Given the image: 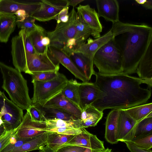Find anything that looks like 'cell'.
Returning <instances> with one entry per match:
<instances>
[{"mask_svg": "<svg viewBox=\"0 0 152 152\" xmlns=\"http://www.w3.org/2000/svg\"><path fill=\"white\" fill-rule=\"evenodd\" d=\"M94 75L99 94L91 105L99 110L126 109L146 104L151 97V90L140 85L145 84L151 88L152 80L123 73L106 75L95 72Z\"/></svg>", "mask_w": 152, "mask_h": 152, "instance_id": "1", "label": "cell"}, {"mask_svg": "<svg viewBox=\"0 0 152 152\" xmlns=\"http://www.w3.org/2000/svg\"><path fill=\"white\" fill-rule=\"evenodd\" d=\"M122 58L123 73H136L139 63L152 42V28L145 24H134L120 21L110 30Z\"/></svg>", "mask_w": 152, "mask_h": 152, "instance_id": "2", "label": "cell"}, {"mask_svg": "<svg viewBox=\"0 0 152 152\" xmlns=\"http://www.w3.org/2000/svg\"><path fill=\"white\" fill-rule=\"evenodd\" d=\"M0 70L3 79L2 88L11 101L23 110H28L32 103L26 80L20 72L1 61Z\"/></svg>", "mask_w": 152, "mask_h": 152, "instance_id": "3", "label": "cell"}, {"mask_svg": "<svg viewBox=\"0 0 152 152\" xmlns=\"http://www.w3.org/2000/svg\"><path fill=\"white\" fill-rule=\"evenodd\" d=\"M93 63L103 74L122 73V58L116 46L113 37L101 47L95 53Z\"/></svg>", "mask_w": 152, "mask_h": 152, "instance_id": "4", "label": "cell"}, {"mask_svg": "<svg viewBox=\"0 0 152 152\" xmlns=\"http://www.w3.org/2000/svg\"><path fill=\"white\" fill-rule=\"evenodd\" d=\"M68 80L63 74L59 72L54 79L47 81L32 80L33 95L32 104L43 106L48 102L61 93Z\"/></svg>", "mask_w": 152, "mask_h": 152, "instance_id": "5", "label": "cell"}, {"mask_svg": "<svg viewBox=\"0 0 152 152\" xmlns=\"http://www.w3.org/2000/svg\"><path fill=\"white\" fill-rule=\"evenodd\" d=\"M35 53L27 33L24 29H21L18 35L13 37L11 40V53L15 68L26 73L27 59L30 54Z\"/></svg>", "mask_w": 152, "mask_h": 152, "instance_id": "6", "label": "cell"}, {"mask_svg": "<svg viewBox=\"0 0 152 152\" xmlns=\"http://www.w3.org/2000/svg\"><path fill=\"white\" fill-rule=\"evenodd\" d=\"M23 110L2 92L0 96V117L6 132L19 127L24 116Z\"/></svg>", "mask_w": 152, "mask_h": 152, "instance_id": "7", "label": "cell"}, {"mask_svg": "<svg viewBox=\"0 0 152 152\" xmlns=\"http://www.w3.org/2000/svg\"><path fill=\"white\" fill-rule=\"evenodd\" d=\"M47 47L45 53L30 54L26 60V73L32 75L36 73L48 71H57L60 63L53 57Z\"/></svg>", "mask_w": 152, "mask_h": 152, "instance_id": "8", "label": "cell"}, {"mask_svg": "<svg viewBox=\"0 0 152 152\" xmlns=\"http://www.w3.org/2000/svg\"><path fill=\"white\" fill-rule=\"evenodd\" d=\"M69 19L65 23H57L54 30L47 32V36L50 41L66 43L69 39L74 38L76 34V21L77 12L73 7L69 14Z\"/></svg>", "mask_w": 152, "mask_h": 152, "instance_id": "9", "label": "cell"}, {"mask_svg": "<svg viewBox=\"0 0 152 152\" xmlns=\"http://www.w3.org/2000/svg\"><path fill=\"white\" fill-rule=\"evenodd\" d=\"M67 6L68 0H41L40 7L31 16L40 21H49L55 19L60 12Z\"/></svg>", "mask_w": 152, "mask_h": 152, "instance_id": "10", "label": "cell"}, {"mask_svg": "<svg viewBox=\"0 0 152 152\" xmlns=\"http://www.w3.org/2000/svg\"><path fill=\"white\" fill-rule=\"evenodd\" d=\"M45 121H34L28 110L24 115L22 122L16 132L18 137L31 138L46 132Z\"/></svg>", "mask_w": 152, "mask_h": 152, "instance_id": "11", "label": "cell"}, {"mask_svg": "<svg viewBox=\"0 0 152 152\" xmlns=\"http://www.w3.org/2000/svg\"><path fill=\"white\" fill-rule=\"evenodd\" d=\"M137 122L124 109L119 110L117 133L118 142L133 140Z\"/></svg>", "mask_w": 152, "mask_h": 152, "instance_id": "12", "label": "cell"}, {"mask_svg": "<svg viewBox=\"0 0 152 152\" xmlns=\"http://www.w3.org/2000/svg\"><path fill=\"white\" fill-rule=\"evenodd\" d=\"M41 0L21 2L13 0H0V14L14 15L20 10H24L31 16L41 6Z\"/></svg>", "mask_w": 152, "mask_h": 152, "instance_id": "13", "label": "cell"}, {"mask_svg": "<svg viewBox=\"0 0 152 152\" xmlns=\"http://www.w3.org/2000/svg\"><path fill=\"white\" fill-rule=\"evenodd\" d=\"M67 145L77 146L101 150L105 149L104 142L99 139L96 135L89 132L85 128H83L81 133L75 135L61 147Z\"/></svg>", "mask_w": 152, "mask_h": 152, "instance_id": "14", "label": "cell"}, {"mask_svg": "<svg viewBox=\"0 0 152 152\" xmlns=\"http://www.w3.org/2000/svg\"><path fill=\"white\" fill-rule=\"evenodd\" d=\"M110 30L100 37L94 39H89L86 43L79 46L74 52H79L90 59L93 61L94 55L97 51L113 37Z\"/></svg>", "mask_w": 152, "mask_h": 152, "instance_id": "15", "label": "cell"}, {"mask_svg": "<svg viewBox=\"0 0 152 152\" xmlns=\"http://www.w3.org/2000/svg\"><path fill=\"white\" fill-rule=\"evenodd\" d=\"M96 1L99 18L102 17L113 23L119 21V7L117 0H96Z\"/></svg>", "mask_w": 152, "mask_h": 152, "instance_id": "16", "label": "cell"}, {"mask_svg": "<svg viewBox=\"0 0 152 152\" xmlns=\"http://www.w3.org/2000/svg\"><path fill=\"white\" fill-rule=\"evenodd\" d=\"M103 111L90 105L82 111L80 118L73 121L75 128L83 129L96 126L103 117Z\"/></svg>", "mask_w": 152, "mask_h": 152, "instance_id": "17", "label": "cell"}, {"mask_svg": "<svg viewBox=\"0 0 152 152\" xmlns=\"http://www.w3.org/2000/svg\"><path fill=\"white\" fill-rule=\"evenodd\" d=\"M98 88L94 83L83 82L79 88V107L82 111L91 105L96 100Z\"/></svg>", "mask_w": 152, "mask_h": 152, "instance_id": "18", "label": "cell"}, {"mask_svg": "<svg viewBox=\"0 0 152 152\" xmlns=\"http://www.w3.org/2000/svg\"><path fill=\"white\" fill-rule=\"evenodd\" d=\"M48 49L55 59L69 70L76 78L83 82L89 81L75 64L70 57L60 50L48 46Z\"/></svg>", "mask_w": 152, "mask_h": 152, "instance_id": "19", "label": "cell"}, {"mask_svg": "<svg viewBox=\"0 0 152 152\" xmlns=\"http://www.w3.org/2000/svg\"><path fill=\"white\" fill-rule=\"evenodd\" d=\"M90 35L95 39L101 37L100 33L91 28L77 14L76 21V34L74 38L76 40V50L84 43L85 40Z\"/></svg>", "mask_w": 152, "mask_h": 152, "instance_id": "20", "label": "cell"}, {"mask_svg": "<svg viewBox=\"0 0 152 152\" xmlns=\"http://www.w3.org/2000/svg\"><path fill=\"white\" fill-rule=\"evenodd\" d=\"M43 106L56 107L79 119L82 110L80 107L65 98L61 93L48 102Z\"/></svg>", "mask_w": 152, "mask_h": 152, "instance_id": "21", "label": "cell"}, {"mask_svg": "<svg viewBox=\"0 0 152 152\" xmlns=\"http://www.w3.org/2000/svg\"><path fill=\"white\" fill-rule=\"evenodd\" d=\"M119 109H113L110 111L106 117L105 138L106 140L111 144H116Z\"/></svg>", "mask_w": 152, "mask_h": 152, "instance_id": "22", "label": "cell"}, {"mask_svg": "<svg viewBox=\"0 0 152 152\" xmlns=\"http://www.w3.org/2000/svg\"><path fill=\"white\" fill-rule=\"evenodd\" d=\"M77 13L91 28L100 33L102 31V26L99 20L97 12L88 4L80 5L77 8Z\"/></svg>", "mask_w": 152, "mask_h": 152, "instance_id": "23", "label": "cell"}, {"mask_svg": "<svg viewBox=\"0 0 152 152\" xmlns=\"http://www.w3.org/2000/svg\"><path fill=\"white\" fill-rule=\"evenodd\" d=\"M69 57L76 66L89 81L92 76L95 74V72L93 67V61L79 52H73L70 54Z\"/></svg>", "mask_w": 152, "mask_h": 152, "instance_id": "24", "label": "cell"}, {"mask_svg": "<svg viewBox=\"0 0 152 152\" xmlns=\"http://www.w3.org/2000/svg\"><path fill=\"white\" fill-rule=\"evenodd\" d=\"M136 73L140 79L152 80V42L141 59Z\"/></svg>", "mask_w": 152, "mask_h": 152, "instance_id": "25", "label": "cell"}, {"mask_svg": "<svg viewBox=\"0 0 152 152\" xmlns=\"http://www.w3.org/2000/svg\"><path fill=\"white\" fill-rule=\"evenodd\" d=\"M16 17L14 15L0 14V42L7 43L15 31Z\"/></svg>", "mask_w": 152, "mask_h": 152, "instance_id": "26", "label": "cell"}, {"mask_svg": "<svg viewBox=\"0 0 152 152\" xmlns=\"http://www.w3.org/2000/svg\"><path fill=\"white\" fill-rule=\"evenodd\" d=\"M32 104L39 110L46 121L58 119L72 121L78 119L76 117L56 107Z\"/></svg>", "mask_w": 152, "mask_h": 152, "instance_id": "27", "label": "cell"}, {"mask_svg": "<svg viewBox=\"0 0 152 152\" xmlns=\"http://www.w3.org/2000/svg\"><path fill=\"white\" fill-rule=\"evenodd\" d=\"M80 84L75 80L72 79L68 80L66 85L61 93L65 98L79 107Z\"/></svg>", "mask_w": 152, "mask_h": 152, "instance_id": "28", "label": "cell"}, {"mask_svg": "<svg viewBox=\"0 0 152 152\" xmlns=\"http://www.w3.org/2000/svg\"><path fill=\"white\" fill-rule=\"evenodd\" d=\"M47 32L44 28L37 25L35 30L28 34L36 53L41 54L45 52L48 46L45 47L42 45V39L47 36Z\"/></svg>", "mask_w": 152, "mask_h": 152, "instance_id": "29", "label": "cell"}, {"mask_svg": "<svg viewBox=\"0 0 152 152\" xmlns=\"http://www.w3.org/2000/svg\"><path fill=\"white\" fill-rule=\"evenodd\" d=\"M46 132L35 137L11 152H27L40 150L46 145Z\"/></svg>", "mask_w": 152, "mask_h": 152, "instance_id": "30", "label": "cell"}, {"mask_svg": "<svg viewBox=\"0 0 152 152\" xmlns=\"http://www.w3.org/2000/svg\"><path fill=\"white\" fill-rule=\"evenodd\" d=\"M46 145L55 151L66 143L74 136L61 134L50 131H46Z\"/></svg>", "mask_w": 152, "mask_h": 152, "instance_id": "31", "label": "cell"}, {"mask_svg": "<svg viewBox=\"0 0 152 152\" xmlns=\"http://www.w3.org/2000/svg\"><path fill=\"white\" fill-rule=\"evenodd\" d=\"M151 134L152 112L144 118L137 122L135 126L134 138L133 140Z\"/></svg>", "mask_w": 152, "mask_h": 152, "instance_id": "32", "label": "cell"}, {"mask_svg": "<svg viewBox=\"0 0 152 152\" xmlns=\"http://www.w3.org/2000/svg\"><path fill=\"white\" fill-rule=\"evenodd\" d=\"M124 110L131 117L138 122L152 112V103L142 104Z\"/></svg>", "mask_w": 152, "mask_h": 152, "instance_id": "33", "label": "cell"}, {"mask_svg": "<svg viewBox=\"0 0 152 152\" xmlns=\"http://www.w3.org/2000/svg\"><path fill=\"white\" fill-rule=\"evenodd\" d=\"M35 137L28 138H20L16 136V133L12 137L10 142L2 149L0 152H11Z\"/></svg>", "mask_w": 152, "mask_h": 152, "instance_id": "34", "label": "cell"}, {"mask_svg": "<svg viewBox=\"0 0 152 152\" xmlns=\"http://www.w3.org/2000/svg\"><path fill=\"white\" fill-rule=\"evenodd\" d=\"M35 20L28 16L22 20H16L17 25L18 28L24 29L28 34L36 28L37 25L35 23Z\"/></svg>", "mask_w": 152, "mask_h": 152, "instance_id": "35", "label": "cell"}, {"mask_svg": "<svg viewBox=\"0 0 152 152\" xmlns=\"http://www.w3.org/2000/svg\"><path fill=\"white\" fill-rule=\"evenodd\" d=\"M45 122L46 124V130L62 127H74L73 121H67L57 119L47 120L45 121Z\"/></svg>", "mask_w": 152, "mask_h": 152, "instance_id": "36", "label": "cell"}, {"mask_svg": "<svg viewBox=\"0 0 152 152\" xmlns=\"http://www.w3.org/2000/svg\"><path fill=\"white\" fill-rule=\"evenodd\" d=\"M58 72L57 71H48L36 73L31 75L32 80L43 82L50 80L57 76Z\"/></svg>", "mask_w": 152, "mask_h": 152, "instance_id": "37", "label": "cell"}, {"mask_svg": "<svg viewBox=\"0 0 152 152\" xmlns=\"http://www.w3.org/2000/svg\"><path fill=\"white\" fill-rule=\"evenodd\" d=\"M82 131V129L67 126L56 128L46 130V131L52 132L59 134L71 135L78 134L81 133Z\"/></svg>", "mask_w": 152, "mask_h": 152, "instance_id": "38", "label": "cell"}, {"mask_svg": "<svg viewBox=\"0 0 152 152\" xmlns=\"http://www.w3.org/2000/svg\"><path fill=\"white\" fill-rule=\"evenodd\" d=\"M132 141L141 148L151 150L152 147V134L134 139Z\"/></svg>", "mask_w": 152, "mask_h": 152, "instance_id": "39", "label": "cell"}, {"mask_svg": "<svg viewBox=\"0 0 152 152\" xmlns=\"http://www.w3.org/2000/svg\"><path fill=\"white\" fill-rule=\"evenodd\" d=\"M27 110L29 111L31 118L34 121L39 122L46 121L45 119L41 112L33 104H32Z\"/></svg>", "mask_w": 152, "mask_h": 152, "instance_id": "40", "label": "cell"}, {"mask_svg": "<svg viewBox=\"0 0 152 152\" xmlns=\"http://www.w3.org/2000/svg\"><path fill=\"white\" fill-rule=\"evenodd\" d=\"M18 128L7 132L0 139V151L10 142L12 137L16 133Z\"/></svg>", "mask_w": 152, "mask_h": 152, "instance_id": "41", "label": "cell"}, {"mask_svg": "<svg viewBox=\"0 0 152 152\" xmlns=\"http://www.w3.org/2000/svg\"><path fill=\"white\" fill-rule=\"evenodd\" d=\"M86 148L77 146L67 145L59 148L55 152H84Z\"/></svg>", "mask_w": 152, "mask_h": 152, "instance_id": "42", "label": "cell"}, {"mask_svg": "<svg viewBox=\"0 0 152 152\" xmlns=\"http://www.w3.org/2000/svg\"><path fill=\"white\" fill-rule=\"evenodd\" d=\"M124 142L131 152H152L151 149H145L138 147L132 141H126Z\"/></svg>", "mask_w": 152, "mask_h": 152, "instance_id": "43", "label": "cell"}, {"mask_svg": "<svg viewBox=\"0 0 152 152\" xmlns=\"http://www.w3.org/2000/svg\"><path fill=\"white\" fill-rule=\"evenodd\" d=\"M15 15L16 16V20L20 21L23 20L26 17L29 16L25 10H22L17 11L15 14Z\"/></svg>", "mask_w": 152, "mask_h": 152, "instance_id": "44", "label": "cell"}, {"mask_svg": "<svg viewBox=\"0 0 152 152\" xmlns=\"http://www.w3.org/2000/svg\"><path fill=\"white\" fill-rule=\"evenodd\" d=\"M65 44V43L57 41H50V43L48 46L62 50Z\"/></svg>", "mask_w": 152, "mask_h": 152, "instance_id": "45", "label": "cell"}, {"mask_svg": "<svg viewBox=\"0 0 152 152\" xmlns=\"http://www.w3.org/2000/svg\"><path fill=\"white\" fill-rule=\"evenodd\" d=\"M135 1L138 4L141 5L148 9L150 10L152 9V0H136Z\"/></svg>", "mask_w": 152, "mask_h": 152, "instance_id": "46", "label": "cell"}, {"mask_svg": "<svg viewBox=\"0 0 152 152\" xmlns=\"http://www.w3.org/2000/svg\"><path fill=\"white\" fill-rule=\"evenodd\" d=\"M55 19L57 20V23H66L69 20V15L68 14L59 18L56 17Z\"/></svg>", "mask_w": 152, "mask_h": 152, "instance_id": "47", "label": "cell"}, {"mask_svg": "<svg viewBox=\"0 0 152 152\" xmlns=\"http://www.w3.org/2000/svg\"><path fill=\"white\" fill-rule=\"evenodd\" d=\"M84 0H68V5L75 7L77 4L83 1Z\"/></svg>", "mask_w": 152, "mask_h": 152, "instance_id": "48", "label": "cell"}, {"mask_svg": "<svg viewBox=\"0 0 152 152\" xmlns=\"http://www.w3.org/2000/svg\"><path fill=\"white\" fill-rule=\"evenodd\" d=\"M50 42V38L47 36H45L42 39V43L45 47L48 46Z\"/></svg>", "mask_w": 152, "mask_h": 152, "instance_id": "49", "label": "cell"}, {"mask_svg": "<svg viewBox=\"0 0 152 152\" xmlns=\"http://www.w3.org/2000/svg\"><path fill=\"white\" fill-rule=\"evenodd\" d=\"M69 10V6L66 7L62 9L59 13L56 16L59 18L68 14Z\"/></svg>", "mask_w": 152, "mask_h": 152, "instance_id": "50", "label": "cell"}, {"mask_svg": "<svg viewBox=\"0 0 152 152\" xmlns=\"http://www.w3.org/2000/svg\"><path fill=\"white\" fill-rule=\"evenodd\" d=\"M38 152H55V151L46 145L39 150Z\"/></svg>", "mask_w": 152, "mask_h": 152, "instance_id": "51", "label": "cell"}, {"mask_svg": "<svg viewBox=\"0 0 152 152\" xmlns=\"http://www.w3.org/2000/svg\"><path fill=\"white\" fill-rule=\"evenodd\" d=\"M6 132L3 125H1L0 126V137L5 134Z\"/></svg>", "mask_w": 152, "mask_h": 152, "instance_id": "52", "label": "cell"}, {"mask_svg": "<svg viewBox=\"0 0 152 152\" xmlns=\"http://www.w3.org/2000/svg\"><path fill=\"white\" fill-rule=\"evenodd\" d=\"M102 151V150H94L88 148H86V150L84 152H100Z\"/></svg>", "mask_w": 152, "mask_h": 152, "instance_id": "53", "label": "cell"}, {"mask_svg": "<svg viewBox=\"0 0 152 152\" xmlns=\"http://www.w3.org/2000/svg\"><path fill=\"white\" fill-rule=\"evenodd\" d=\"M100 152H112V149H110L108 148H107L104 149L102 151Z\"/></svg>", "mask_w": 152, "mask_h": 152, "instance_id": "54", "label": "cell"}, {"mask_svg": "<svg viewBox=\"0 0 152 152\" xmlns=\"http://www.w3.org/2000/svg\"><path fill=\"white\" fill-rule=\"evenodd\" d=\"M3 123V122L1 118L0 117V126Z\"/></svg>", "mask_w": 152, "mask_h": 152, "instance_id": "55", "label": "cell"}, {"mask_svg": "<svg viewBox=\"0 0 152 152\" xmlns=\"http://www.w3.org/2000/svg\"><path fill=\"white\" fill-rule=\"evenodd\" d=\"M2 93V92H1V91L0 90V96H1V94Z\"/></svg>", "mask_w": 152, "mask_h": 152, "instance_id": "56", "label": "cell"}, {"mask_svg": "<svg viewBox=\"0 0 152 152\" xmlns=\"http://www.w3.org/2000/svg\"><path fill=\"white\" fill-rule=\"evenodd\" d=\"M5 134H6V133H5ZM5 134H4V135H2L1 137H0V138H1V137H2Z\"/></svg>", "mask_w": 152, "mask_h": 152, "instance_id": "57", "label": "cell"}]
</instances>
